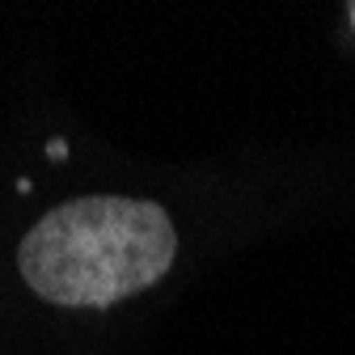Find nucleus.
<instances>
[{"instance_id":"1","label":"nucleus","mask_w":355,"mask_h":355,"mask_svg":"<svg viewBox=\"0 0 355 355\" xmlns=\"http://www.w3.org/2000/svg\"><path fill=\"white\" fill-rule=\"evenodd\" d=\"M178 237L169 211L148 199L85 195L51 207L21 237V279L51 304L106 309L161 284Z\"/></svg>"}]
</instances>
